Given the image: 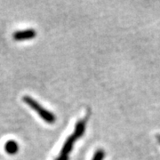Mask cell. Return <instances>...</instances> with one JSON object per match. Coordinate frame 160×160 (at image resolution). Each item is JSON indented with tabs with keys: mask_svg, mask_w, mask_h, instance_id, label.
Instances as JSON below:
<instances>
[{
	"mask_svg": "<svg viewBox=\"0 0 160 160\" xmlns=\"http://www.w3.org/2000/svg\"><path fill=\"white\" fill-rule=\"evenodd\" d=\"M22 101L23 102L26 103L29 108H31L33 110L37 111L38 114L39 115L40 118L45 120V122L48 123V124H53L55 122L56 118L53 115V113L46 109L44 107H42L39 103L32 97H30L29 95H25V96H23Z\"/></svg>",
	"mask_w": 160,
	"mask_h": 160,
	"instance_id": "1",
	"label": "cell"
},
{
	"mask_svg": "<svg viewBox=\"0 0 160 160\" xmlns=\"http://www.w3.org/2000/svg\"><path fill=\"white\" fill-rule=\"evenodd\" d=\"M37 36L36 30L33 29H28L25 30H20L16 31L12 34L13 39L16 41H22V40H28L34 38Z\"/></svg>",
	"mask_w": 160,
	"mask_h": 160,
	"instance_id": "2",
	"label": "cell"
},
{
	"mask_svg": "<svg viewBox=\"0 0 160 160\" xmlns=\"http://www.w3.org/2000/svg\"><path fill=\"white\" fill-rule=\"evenodd\" d=\"M78 139L75 136L74 134H71L69 135V137L67 138V140L65 141V142L63 144L62 150L60 152L61 156H64V157H69V154L72 151L73 149V146H74L75 142L77 141Z\"/></svg>",
	"mask_w": 160,
	"mask_h": 160,
	"instance_id": "3",
	"label": "cell"
},
{
	"mask_svg": "<svg viewBox=\"0 0 160 160\" xmlns=\"http://www.w3.org/2000/svg\"><path fill=\"white\" fill-rule=\"evenodd\" d=\"M86 120L87 118L84 119H80L77 122L76 126H75V130L73 134L77 137V139H79L83 136V134L85 133L86 126Z\"/></svg>",
	"mask_w": 160,
	"mask_h": 160,
	"instance_id": "4",
	"label": "cell"
},
{
	"mask_svg": "<svg viewBox=\"0 0 160 160\" xmlns=\"http://www.w3.org/2000/svg\"><path fill=\"white\" fill-rule=\"evenodd\" d=\"M5 150L6 153L9 155L16 154L19 150V145L16 141L14 140H9L5 144Z\"/></svg>",
	"mask_w": 160,
	"mask_h": 160,
	"instance_id": "5",
	"label": "cell"
},
{
	"mask_svg": "<svg viewBox=\"0 0 160 160\" xmlns=\"http://www.w3.org/2000/svg\"><path fill=\"white\" fill-rule=\"evenodd\" d=\"M104 157H105L104 150L102 149H99L95 151V153L93 155L92 160H103L104 159Z\"/></svg>",
	"mask_w": 160,
	"mask_h": 160,
	"instance_id": "6",
	"label": "cell"
},
{
	"mask_svg": "<svg viewBox=\"0 0 160 160\" xmlns=\"http://www.w3.org/2000/svg\"><path fill=\"white\" fill-rule=\"evenodd\" d=\"M54 160H69V157H64V156L59 155V157L56 158Z\"/></svg>",
	"mask_w": 160,
	"mask_h": 160,
	"instance_id": "7",
	"label": "cell"
},
{
	"mask_svg": "<svg viewBox=\"0 0 160 160\" xmlns=\"http://www.w3.org/2000/svg\"><path fill=\"white\" fill-rule=\"evenodd\" d=\"M157 139H158V142L160 143V134H157Z\"/></svg>",
	"mask_w": 160,
	"mask_h": 160,
	"instance_id": "8",
	"label": "cell"
}]
</instances>
